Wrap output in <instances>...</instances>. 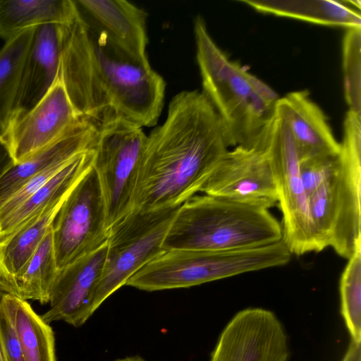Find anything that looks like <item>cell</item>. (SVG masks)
Segmentation results:
<instances>
[{"mask_svg": "<svg viewBox=\"0 0 361 361\" xmlns=\"http://www.w3.org/2000/svg\"><path fill=\"white\" fill-rule=\"evenodd\" d=\"M97 130L92 166L100 183L110 228L133 209L147 135L142 128L123 120L102 125Z\"/></svg>", "mask_w": 361, "mask_h": 361, "instance_id": "cell-9", "label": "cell"}, {"mask_svg": "<svg viewBox=\"0 0 361 361\" xmlns=\"http://www.w3.org/2000/svg\"><path fill=\"white\" fill-rule=\"evenodd\" d=\"M94 147L78 154L24 203L0 221V241L49 206L65 199L92 166Z\"/></svg>", "mask_w": 361, "mask_h": 361, "instance_id": "cell-19", "label": "cell"}, {"mask_svg": "<svg viewBox=\"0 0 361 361\" xmlns=\"http://www.w3.org/2000/svg\"><path fill=\"white\" fill-rule=\"evenodd\" d=\"M114 361H145L144 359L140 357V356H134V357H127L122 359H118Z\"/></svg>", "mask_w": 361, "mask_h": 361, "instance_id": "cell-32", "label": "cell"}, {"mask_svg": "<svg viewBox=\"0 0 361 361\" xmlns=\"http://www.w3.org/2000/svg\"><path fill=\"white\" fill-rule=\"evenodd\" d=\"M0 348L4 361H25L15 329L10 294L0 289Z\"/></svg>", "mask_w": 361, "mask_h": 361, "instance_id": "cell-28", "label": "cell"}, {"mask_svg": "<svg viewBox=\"0 0 361 361\" xmlns=\"http://www.w3.org/2000/svg\"><path fill=\"white\" fill-rule=\"evenodd\" d=\"M341 314L351 341L361 343V247L348 259L340 279Z\"/></svg>", "mask_w": 361, "mask_h": 361, "instance_id": "cell-26", "label": "cell"}, {"mask_svg": "<svg viewBox=\"0 0 361 361\" xmlns=\"http://www.w3.org/2000/svg\"><path fill=\"white\" fill-rule=\"evenodd\" d=\"M0 361H4L2 353H1V348H0Z\"/></svg>", "mask_w": 361, "mask_h": 361, "instance_id": "cell-33", "label": "cell"}, {"mask_svg": "<svg viewBox=\"0 0 361 361\" xmlns=\"http://www.w3.org/2000/svg\"><path fill=\"white\" fill-rule=\"evenodd\" d=\"M281 240V225L269 209L195 195L178 207L163 248L224 251L262 247Z\"/></svg>", "mask_w": 361, "mask_h": 361, "instance_id": "cell-4", "label": "cell"}, {"mask_svg": "<svg viewBox=\"0 0 361 361\" xmlns=\"http://www.w3.org/2000/svg\"><path fill=\"white\" fill-rule=\"evenodd\" d=\"M65 199L49 206L0 241V279L15 275L27 264L52 228Z\"/></svg>", "mask_w": 361, "mask_h": 361, "instance_id": "cell-23", "label": "cell"}, {"mask_svg": "<svg viewBox=\"0 0 361 361\" xmlns=\"http://www.w3.org/2000/svg\"><path fill=\"white\" fill-rule=\"evenodd\" d=\"M201 192L269 209L277 203L271 164L266 152L256 146L229 149Z\"/></svg>", "mask_w": 361, "mask_h": 361, "instance_id": "cell-11", "label": "cell"}, {"mask_svg": "<svg viewBox=\"0 0 361 361\" xmlns=\"http://www.w3.org/2000/svg\"><path fill=\"white\" fill-rule=\"evenodd\" d=\"M35 27L6 42L0 49V131L6 130Z\"/></svg>", "mask_w": 361, "mask_h": 361, "instance_id": "cell-25", "label": "cell"}, {"mask_svg": "<svg viewBox=\"0 0 361 361\" xmlns=\"http://www.w3.org/2000/svg\"><path fill=\"white\" fill-rule=\"evenodd\" d=\"M81 117L76 113L59 76L31 110L11 122L4 133L16 164L59 138Z\"/></svg>", "mask_w": 361, "mask_h": 361, "instance_id": "cell-13", "label": "cell"}, {"mask_svg": "<svg viewBox=\"0 0 361 361\" xmlns=\"http://www.w3.org/2000/svg\"><path fill=\"white\" fill-rule=\"evenodd\" d=\"M230 148V136L202 92L176 94L164 122L147 135L133 209L180 207L201 192Z\"/></svg>", "mask_w": 361, "mask_h": 361, "instance_id": "cell-1", "label": "cell"}, {"mask_svg": "<svg viewBox=\"0 0 361 361\" xmlns=\"http://www.w3.org/2000/svg\"><path fill=\"white\" fill-rule=\"evenodd\" d=\"M258 12L346 29L361 27V16L341 1L240 0Z\"/></svg>", "mask_w": 361, "mask_h": 361, "instance_id": "cell-21", "label": "cell"}, {"mask_svg": "<svg viewBox=\"0 0 361 361\" xmlns=\"http://www.w3.org/2000/svg\"><path fill=\"white\" fill-rule=\"evenodd\" d=\"M97 131L95 125L80 118L56 140L13 166L0 178V207L33 176L93 148Z\"/></svg>", "mask_w": 361, "mask_h": 361, "instance_id": "cell-18", "label": "cell"}, {"mask_svg": "<svg viewBox=\"0 0 361 361\" xmlns=\"http://www.w3.org/2000/svg\"><path fill=\"white\" fill-rule=\"evenodd\" d=\"M342 64L348 111L361 115V27L346 29L342 44Z\"/></svg>", "mask_w": 361, "mask_h": 361, "instance_id": "cell-27", "label": "cell"}, {"mask_svg": "<svg viewBox=\"0 0 361 361\" xmlns=\"http://www.w3.org/2000/svg\"><path fill=\"white\" fill-rule=\"evenodd\" d=\"M58 271L51 228L30 260L17 274L0 279V289L26 301L31 300L42 305L47 304Z\"/></svg>", "mask_w": 361, "mask_h": 361, "instance_id": "cell-22", "label": "cell"}, {"mask_svg": "<svg viewBox=\"0 0 361 361\" xmlns=\"http://www.w3.org/2000/svg\"><path fill=\"white\" fill-rule=\"evenodd\" d=\"M59 77L78 115L97 128L118 120L149 127L161 114L164 78L118 56L79 13L63 27Z\"/></svg>", "mask_w": 361, "mask_h": 361, "instance_id": "cell-2", "label": "cell"}, {"mask_svg": "<svg viewBox=\"0 0 361 361\" xmlns=\"http://www.w3.org/2000/svg\"><path fill=\"white\" fill-rule=\"evenodd\" d=\"M106 252L107 242L59 270L49 296V307L41 315L46 323L61 321L79 327L90 317V306L103 272Z\"/></svg>", "mask_w": 361, "mask_h": 361, "instance_id": "cell-15", "label": "cell"}, {"mask_svg": "<svg viewBox=\"0 0 361 361\" xmlns=\"http://www.w3.org/2000/svg\"><path fill=\"white\" fill-rule=\"evenodd\" d=\"M52 232L59 270L106 243L109 228L106 205L93 166L65 199Z\"/></svg>", "mask_w": 361, "mask_h": 361, "instance_id": "cell-10", "label": "cell"}, {"mask_svg": "<svg viewBox=\"0 0 361 361\" xmlns=\"http://www.w3.org/2000/svg\"><path fill=\"white\" fill-rule=\"evenodd\" d=\"M80 17L105 39L121 57L151 66L145 10L125 0H74Z\"/></svg>", "mask_w": 361, "mask_h": 361, "instance_id": "cell-14", "label": "cell"}, {"mask_svg": "<svg viewBox=\"0 0 361 361\" xmlns=\"http://www.w3.org/2000/svg\"><path fill=\"white\" fill-rule=\"evenodd\" d=\"M178 207L133 209L110 227L106 260L90 306V317L135 274L165 251L163 242Z\"/></svg>", "mask_w": 361, "mask_h": 361, "instance_id": "cell-8", "label": "cell"}, {"mask_svg": "<svg viewBox=\"0 0 361 361\" xmlns=\"http://www.w3.org/2000/svg\"><path fill=\"white\" fill-rule=\"evenodd\" d=\"M254 145L266 152L274 171L277 203L282 214V240L291 255L322 251L325 247L312 219L297 148L286 122L276 108Z\"/></svg>", "mask_w": 361, "mask_h": 361, "instance_id": "cell-7", "label": "cell"}, {"mask_svg": "<svg viewBox=\"0 0 361 361\" xmlns=\"http://www.w3.org/2000/svg\"><path fill=\"white\" fill-rule=\"evenodd\" d=\"M291 253L281 240L253 248L204 251L167 250L135 274L126 283L156 291L189 288L231 276L286 264Z\"/></svg>", "mask_w": 361, "mask_h": 361, "instance_id": "cell-6", "label": "cell"}, {"mask_svg": "<svg viewBox=\"0 0 361 361\" xmlns=\"http://www.w3.org/2000/svg\"><path fill=\"white\" fill-rule=\"evenodd\" d=\"M10 302L25 361H56L54 333L50 324L27 301L10 294Z\"/></svg>", "mask_w": 361, "mask_h": 361, "instance_id": "cell-24", "label": "cell"}, {"mask_svg": "<svg viewBox=\"0 0 361 361\" xmlns=\"http://www.w3.org/2000/svg\"><path fill=\"white\" fill-rule=\"evenodd\" d=\"M15 164L9 147L0 131V178Z\"/></svg>", "mask_w": 361, "mask_h": 361, "instance_id": "cell-30", "label": "cell"}, {"mask_svg": "<svg viewBox=\"0 0 361 361\" xmlns=\"http://www.w3.org/2000/svg\"><path fill=\"white\" fill-rule=\"evenodd\" d=\"M276 109L289 128L300 161L338 155L340 142L325 114L307 90L293 91L279 97Z\"/></svg>", "mask_w": 361, "mask_h": 361, "instance_id": "cell-17", "label": "cell"}, {"mask_svg": "<svg viewBox=\"0 0 361 361\" xmlns=\"http://www.w3.org/2000/svg\"><path fill=\"white\" fill-rule=\"evenodd\" d=\"M194 34L202 93L223 123L233 147H251L273 115L279 96L226 56L200 16L195 18Z\"/></svg>", "mask_w": 361, "mask_h": 361, "instance_id": "cell-3", "label": "cell"}, {"mask_svg": "<svg viewBox=\"0 0 361 361\" xmlns=\"http://www.w3.org/2000/svg\"><path fill=\"white\" fill-rule=\"evenodd\" d=\"M361 115L348 111L336 169L309 197L324 246L349 259L361 247Z\"/></svg>", "mask_w": 361, "mask_h": 361, "instance_id": "cell-5", "label": "cell"}, {"mask_svg": "<svg viewBox=\"0 0 361 361\" xmlns=\"http://www.w3.org/2000/svg\"><path fill=\"white\" fill-rule=\"evenodd\" d=\"M78 14L74 0H0V38L44 24L69 25Z\"/></svg>", "mask_w": 361, "mask_h": 361, "instance_id": "cell-20", "label": "cell"}, {"mask_svg": "<svg viewBox=\"0 0 361 361\" xmlns=\"http://www.w3.org/2000/svg\"><path fill=\"white\" fill-rule=\"evenodd\" d=\"M63 27L59 24L35 27L8 124L37 105L56 80L59 74Z\"/></svg>", "mask_w": 361, "mask_h": 361, "instance_id": "cell-16", "label": "cell"}, {"mask_svg": "<svg viewBox=\"0 0 361 361\" xmlns=\"http://www.w3.org/2000/svg\"><path fill=\"white\" fill-rule=\"evenodd\" d=\"M289 355L288 336L276 315L249 307L225 326L209 361H288Z\"/></svg>", "mask_w": 361, "mask_h": 361, "instance_id": "cell-12", "label": "cell"}, {"mask_svg": "<svg viewBox=\"0 0 361 361\" xmlns=\"http://www.w3.org/2000/svg\"><path fill=\"white\" fill-rule=\"evenodd\" d=\"M341 361H361V343L351 341Z\"/></svg>", "mask_w": 361, "mask_h": 361, "instance_id": "cell-31", "label": "cell"}, {"mask_svg": "<svg viewBox=\"0 0 361 361\" xmlns=\"http://www.w3.org/2000/svg\"><path fill=\"white\" fill-rule=\"evenodd\" d=\"M338 157H314L300 161V173L308 197L334 171Z\"/></svg>", "mask_w": 361, "mask_h": 361, "instance_id": "cell-29", "label": "cell"}]
</instances>
